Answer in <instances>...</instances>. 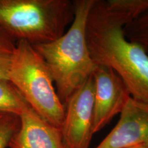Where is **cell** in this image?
<instances>
[{
    "instance_id": "13",
    "label": "cell",
    "mask_w": 148,
    "mask_h": 148,
    "mask_svg": "<svg viewBox=\"0 0 148 148\" xmlns=\"http://www.w3.org/2000/svg\"><path fill=\"white\" fill-rule=\"evenodd\" d=\"M106 1L110 8L129 14L133 19L148 8V0H106Z\"/></svg>"
},
{
    "instance_id": "8",
    "label": "cell",
    "mask_w": 148,
    "mask_h": 148,
    "mask_svg": "<svg viewBox=\"0 0 148 148\" xmlns=\"http://www.w3.org/2000/svg\"><path fill=\"white\" fill-rule=\"evenodd\" d=\"M19 118L20 127L10 140V148H67L60 128L42 119L29 105Z\"/></svg>"
},
{
    "instance_id": "7",
    "label": "cell",
    "mask_w": 148,
    "mask_h": 148,
    "mask_svg": "<svg viewBox=\"0 0 148 148\" xmlns=\"http://www.w3.org/2000/svg\"><path fill=\"white\" fill-rule=\"evenodd\" d=\"M148 147V105L131 97L118 123L95 148Z\"/></svg>"
},
{
    "instance_id": "1",
    "label": "cell",
    "mask_w": 148,
    "mask_h": 148,
    "mask_svg": "<svg viewBox=\"0 0 148 148\" xmlns=\"http://www.w3.org/2000/svg\"><path fill=\"white\" fill-rule=\"evenodd\" d=\"M133 20L110 8L105 0H95L86 22V42L94 62L114 70L131 97L148 105V54L127 40L123 30Z\"/></svg>"
},
{
    "instance_id": "5",
    "label": "cell",
    "mask_w": 148,
    "mask_h": 148,
    "mask_svg": "<svg viewBox=\"0 0 148 148\" xmlns=\"http://www.w3.org/2000/svg\"><path fill=\"white\" fill-rule=\"evenodd\" d=\"M95 84L92 75L67 99L61 132L67 148H90L93 135Z\"/></svg>"
},
{
    "instance_id": "3",
    "label": "cell",
    "mask_w": 148,
    "mask_h": 148,
    "mask_svg": "<svg viewBox=\"0 0 148 148\" xmlns=\"http://www.w3.org/2000/svg\"><path fill=\"white\" fill-rule=\"evenodd\" d=\"M73 1L0 0V29L16 42L32 45L62 36L74 19Z\"/></svg>"
},
{
    "instance_id": "4",
    "label": "cell",
    "mask_w": 148,
    "mask_h": 148,
    "mask_svg": "<svg viewBox=\"0 0 148 148\" xmlns=\"http://www.w3.org/2000/svg\"><path fill=\"white\" fill-rule=\"evenodd\" d=\"M8 79L42 119L61 128L65 108L58 97L45 62L29 42H16Z\"/></svg>"
},
{
    "instance_id": "12",
    "label": "cell",
    "mask_w": 148,
    "mask_h": 148,
    "mask_svg": "<svg viewBox=\"0 0 148 148\" xmlns=\"http://www.w3.org/2000/svg\"><path fill=\"white\" fill-rule=\"evenodd\" d=\"M15 46L16 42L0 29V79H8L9 67Z\"/></svg>"
},
{
    "instance_id": "11",
    "label": "cell",
    "mask_w": 148,
    "mask_h": 148,
    "mask_svg": "<svg viewBox=\"0 0 148 148\" xmlns=\"http://www.w3.org/2000/svg\"><path fill=\"white\" fill-rule=\"evenodd\" d=\"M20 118L16 114L0 112V148H6L20 127Z\"/></svg>"
},
{
    "instance_id": "9",
    "label": "cell",
    "mask_w": 148,
    "mask_h": 148,
    "mask_svg": "<svg viewBox=\"0 0 148 148\" xmlns=\"http://www.w3.org/2000/svg\"><path fill=\"white\" fill-rule=\"evenodd\" d=\"M27 105L21 94L8 79H0V112L19 116Z\"/></svg>"
},
{
    "instance_id": "2",
    "label": "cell",
    "mask_w": 148,
    "mask_h": 148,
    "mask_svg": "<svg viewBox=\"0 0 148 148\" xmlns=\"http://www.w3.org/2000/svg\"><path fill=\"white\" fill-rule=\"evenodd\" d=\"M94 1H73L74 19L64 34L53 42L33 46L48 66L64 106L97 66L91 58L86 36V22Z\"/></svg>"
},
{
    "instance_id": "14",
    "label": "cell",
    "mask_w": 148,
    "mask_h": 148,
    "mask_svg": "<svg viewBox=\"0 0 148 148\" xmlns=\"http://www.w3.org/2000/svg\"><path fill=\"white\" fill-rule=\"evenodd\" d=\"M127 148H148V147L144 145H136V146H133V147H127Z\"/></svg>"
},
{
    "instance_id": "6",
    "label": "cell",
    "mask_w": 148,
    "mask_h": 148,
    "mask_svg": "<svg viewBox=\"0 0 148 148\" xmlns=\"http://www.w3.org/2000/svg\"><path fill=\"white\" fill-rule=\"evenodd\" d=\"M92 77L95 84L92 130L95 134L121 113L131 95L124 82L110 68L97 65Z\"/></svg>"
},
{
    "instance_id": "10",
    "label": "cell",
    "mask_w": 148,
    "mask_h": 148,
    "mask_svg": "<svg viewBox=\"0 0 148 148\" xmlns=\"http://www.w3.org/2000/svg\"><path fill=\"white\" fill-rule=\"evenodd\" d=\"M123 30L127 40L139 45L148 54V8L126 24Z\"/></svg>"
}]
</instances>
